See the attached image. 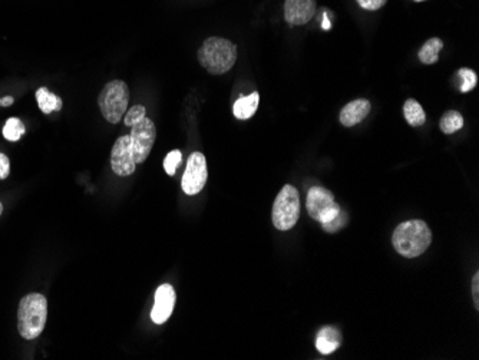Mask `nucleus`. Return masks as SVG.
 <instances>
[{"label":"nucleus","instance_id":"obj_25","mask_svg":"<svg viewBox=\"0 0 479 360\" xmlns=\"http://www.w3.org/2000/svg\"><path fill=\"white\" fill-rule=\"evenodd\" d=\"M10 174V161L5 154H0V180L8 178Z\"/></svg>","mask_w":479,"mask_h":360},{"label":"nucleus","instance_id":"obj_27","mask_svg":"<svg viewBox=\"0 0 479 360\" xmlns=\"http://www.w3.org/2000/svg\"><path fill=\"white\" fill-rule=\"evenodd\" d=\"M13 102H15L13 96H5V98L0 99V105H2V107H10Z\"/></svg>","mask_w":479,"mask_h":360},{"label":"nucleus","instance_id":"obj_23","mask_svg":"<svg viewBox=\"0 0 479 360\" xmlns=\"http://www.w3.org/2000/svg\"><path fill=\"white\" fill-rule=\"evenodd\" d=\"M346 224H347V214L342 209L336 218H333L331 221H329V223H326V224H322V225H323V228H324L327 232H336V231H339L340 228H343Z\"/></svg>","mask_w":479,"mask_h":360},{"label":"nucleus","instance_id":"obj_8","mask_svg":"<svg viewBox=\"0 0 479 360\" xmlns=\"http://www.w3.org/2000/svg\"><path fill=\"white\" fill-rule=\"evenodd\" d=\"M208 169L207 160L201 153H193L186 161L185 173L182 175V189L186 196H197L207 184Z\"/></svg>","mask_w":479,"mask_h":360},{"label":"nucleus","instance_id":"obj_15","mask_svg":"<svg viewBox=\"0 0 479 360\" xmlns=\"http://www.w3.org/2000/svg\"><path fill=\"white\" fill-rule=\"evenodd\" d=\"M36 101L44 114H52L62 110V99L46 88H39L36 91Z\"/></svg>","mask_w":479,"mask_h":360},{"label":"nucleus","instance_id":"obj_22","mask_svg":"<svg viewBox=\"0 0 479 360\" xmlns=\"http://www.w3.org/2000/svg\"><path fill=\"white\" fill-rule=\"evenodd\" d=\"M181 160H182V154L178 150H174L166 155L164 160V169L166 171V174L173 177L177 173V168L180 166Z\"/></svg>","mask_w":479,"mask_h":360},{"label":"nucleus","instance_id":"obj_13","mask_svg":"<svg viewBox=\"0 0 479 360\" xmlns=\"http://www.w3.org/2000/svg\"><path fill=\"white\" fill-rule=\"evenodd\" d=\"M259 102H260V95L257 92H253L247 96H241L240 99L236 101L233 107L234 117L237 119L252 118L259 108Z\"/></svg>","mask_w":479,"mask_h":360},{"label":"nucleus","instance_id":"obj_30","mask_svg":"<svg viewBox=\"0 0 479 360\" xmlns=\"http://www.w3.org/2000/svg\"><path fill=\"white\" fill-rule=\"evenodd\" d=\"M415 2H424V0H415Z\"/></svg>","mask_w":479,"mask_h":360},{"label":"nucleus","instance_id":"obj_4","mask_svg":"<svg viewBox=\"0 0 479 360\" xmlns=\"http://www.w3.org/2000/svg\"><path fill=\"white\" fill-rule=\"evenodd\" d=\"M130 103V88L127 82L115 79L108 82L98 96L102 117L110 123H118L123 118Z\"/></svg>","mask_w":479,"mask_h":360},{"label":"nucleus","instance_id":"obj_9","mask_svg":"<svg viewBox=\"0 0 479 360\" xmlns=\"http://www.w3.org/2000/svg\"><path fill=\"white\" fill-rule=\"evenodd\" d=\"M111 166L112 171L119 177L134 174L137 164L132 158L130 135H122L115 141L111 151Z\"/></svg>","mask_w":479,"mask_h":360},{"label":"nucleus","instance_id":"obj_10","mask_svg":"<svg viewBox=\"0 0 479 360\" xmlns=\"http://www.w3.org/2000/svg\"><path fill=\"white\" fill-rule=\"evenodd\" d=\"M177 294L171 284H161L155 291V303L151 311V319L155 325H162L170 319L175 307Z\"/></svg>","mask_w":479,"mask_h":360},{"label":"nucleus","instance_id":"obj_20","mask_svg":"<svg viewBox=\"0 0 479 360\" xmlns=\"http://www.w3.org/2000/svg\"><path fill=\"white\" fill-rule=\"evenodd\" d=\"M458 76L462 79V85H461V92H469L476 87V74L472 69L468 68H462L458 71Z\"/></svg>","mask_w":479,"mask_h":360},{"label":"nucleus","instance_id":"obj_29","mask_svg":"<svg viewBox=\"0 0 479 360\" xmlns=\"http://www.w3.org/2000/svg\"><path fill=\"white\" fill-rule=\"evenodd\" d=\"M2 213H3V204L0 203V216H2Z\"/></svg>","mask_w":479,"mask_h":360},{"label":"nucleus","instance_id":"obj_2","mask_svg":"<svg viewBox=\"0 0 479 360\" xmlns=\"http://www.w3.org/2000/svg\"><path fill=\"white\" fill-rule=\"evenodd\" d=\"M48 320V300L44 294L31 293L20 300L17 330L26 341H33L44 332Z\"/></svg>","mask_w":479,"mask_h":360},{"label":"nucleus","instance_id":"obj_6","mask_svg":"<svg viewBox=\"0 0 479 360\" xmlns=\"http://www.w3.org/2000/svg\"><path fill=\"white\" fill-rule=\"evenodd\" d=\"M306 207L310 217L322 224H326L333 218H336L342 211L340 205L335 201L333 193L319 185L311 187L308 189Z\"/></svg>","mask_w":479,"mask_h":360},{"label":"nucleus","instance_id":"obj_21","mask_svg":"<svg viewBox=\"0 0 479 360\" xmlns=\"http://www.w3.org/2000/svg\"><path fill=\"white\" fill-rule=\"evenodd\" d=\"M145 117H147V110H145V107H142V105H135V107H132L131 110L125 112L123 122H125V125L131 128L132 125H135L137 122H139Z\"/></svg>","mask_w":479,"mask_h":360},{"label":"nucleus","instance_id":"obj_3","mask_svg":"<svg viewBox=\"0 0 479 360\" xmlns=\"http://www.w3.org/2000/svg\"><path fill=\"white\" fill-rule=\"evenodd\" d=\"M198 60L207 72L223 75L236 65L237 46L224 37H208L198 51Z\"/></svg>","mask_w":479,"mask_h":360},{"label":"nucleus","instance_id":"obj_1","mask_svg":"<svg viewBox=\"0 0 479 360\" xmlns=\"http://www.w3.org/2000/svg\"><path fill=\"white\" fill-rule=\"evenodd\" d=\"M432 243V231L422 220H408L397 227L392 244L401 256L415 259L424 254Z\"/></svg>","mask_w":479,"mask_h":360},{"label":"nucleus","instance_id":"obj_11","mask_svg":"<svg viewBox=\"0 0 479 360\" xmlns=\"http://www.w3.org/2000/svg\"><path fill=\"white\" fill-rule=\"evenodd\" d=\"M316 12V0H286L284 19L291 26H302L310 22Z\"/></svg>","mask_w":479,"mask_h":360},{"label":"nucleus","instance_id":"obj_7","mask_svg":"<svg viewBox=\"0 0 479 360\" xmlns=\"http://www.w3.org/2000/svg\"><path fill=\"white\" fill-rule=\"evenodd\" d=\"M157 138V128L153 119L148 117L142 118L139 122L131 126V150L135 164H142L151 154L153 146Z\"/></svg>","mask_w":479,"mask_h":360},{"label":"nucleus","instance_id":"obj_24","mask_svg":"<svg viewBox=\"0 0 479 360\" xmlns=\"http://www.w3.org/2000/svg\"><path fill=\"white\" fill-rule=\"evenodd\" d=\"M356 2L366 10H379L386 5L387 0H356Z\"/></svg>","mask_w":479,"mask_h":360},{"label":"nucleus","instance_id":"obj_26","mask_svg":"<svg viewBox=\"0 0 479 360\" xmlns=\"http://www.w3.org/2000/svg\"><path fill=\"white\" fill-rule=\"evenodd\" d=\"M478 287H479V273H475V276L472 277V294H473V303L475 309H479V295H478Z\"/></svg>","mask_w":479,"mask_h":360},{"label":"nucleus","instance_id":"obj_5","mask_svg":"<svg viewBox=\"0 0 479 360\" xmlns=\"http://www.w3.org/2000/svg\"><path fill=\"white\" fill-rule=\"evenodd\" d=\"M300 217V196L299 191L293 185H284L281 191L277 194L273 211L272 220L273 225L280 231H288L293 228Z\"/></svg>","mask_w":479,"mask_h":360},{"label":"nucleus","instance_id":"obj_16","mask_svg":"<svg viewBox=\"0 0 479 360\" xmlns=\"http://www.w3.org/2000/svg\"><path fill=\"white\" fill-rule=\"evenodd\" d=\"M444 49V42L439 37H430L425 42L424 46L419 51V59L425 65H432L439 59V52Z\"/></svg>","mask_w":479,"mask_h":360},{"label":"nucleus","instance_id":"obj_19","mask_svg":"<svg viewBox=\"0 0 479 360\" xmlns=\"http://www.w3.org/2000/svg\"><path fill=\"white\" fill-rule=\"evenodd\" d=\"M24 134H25V125L19 118L12 117L6 121V123L3 126V137L8 141L16 142L24 137Z\"/></svg>","mask_w":479,"mask_h":360},{"label":"nucleus","instance_id":"obj_18","mask_svg":"<svg viewBox=\"0 0 479 360\" xmlns=\"http://www.w3.org/2000/svg\"><path fill=\"white\" fill-rule=\"evenodd\" d=\"M441 131L446 135L455 134L456 131H460L464 126V117L458 111H448L444 114L439 122Z\"/></svg>","mask_w":479,"mask_h":360},{"label":"nucleus","instance_id":"obj_17","mask_svg":"<svg viewBox=\"0 0 479 360\" xmlns=\"http://www.w3.org/2000/svg\"><path fill=\"white\" fill-rule=\"evenodd\" d=\"M403 114L410 126H422L426 121V114L422 108V105L415 99H408L405 102Z\"/></svg>","mask_w":479,"mask_h":360},{"label":"nucleus","instance_id":"obj_12","mask_svg":"<svg viewBox=\"0 0 479 360\" xmlns=\"http://www.w3.org/2000/svg\"><path fill=\"white\" fill-rule=\"evenodd\" d=\"M370 112V102L367 99H356L351 101L347 105H345V108L340 111V122L342 125L347 126H355L359 122H362Z\"/></svg>","mask_w":479,"mask_h":360},{"label":"nucleus","instance_id":"obj_14","mask_svg":"<svg viewBox=\"0 0 479 360\" xmlns=\"http://www.w3.org/2000/svg\"><path fill=\"white\" fill-rule=\"evenodd\" d=\"M340 345V333L335 327H324L320 330L316 346L322 354H330L338 350Z\"/></svg>","mask_w":479,"mask_h":360},{"label":"nucleus","instance_id":"obj_28","mask_svg":"<svg viewBox=\"0 0 479 360\" xmlns=\"http://www.w3.org/2000/svg\"><path fill=\"white\" fill-rule=\"evenodd\" d=\"M323 29H330V22H329V20H327V16L324 15V22H323Z\"/></svg>","mask_w":479,"mask_h":360}]
</instances>
